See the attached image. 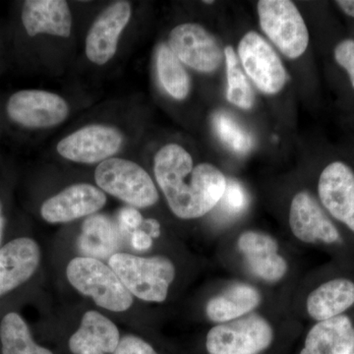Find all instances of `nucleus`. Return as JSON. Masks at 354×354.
I'll return each mask as SVG.
<instances>
[{
    "instance_id": "9d476101",
    "label": "nucleus",
    "mask_w": 354,
    "mask_h": 354,
    "mask_svg": "<svg viewBox=\"0 0 354 354\" xmlns=\"http://www.w3.org/2000/svg\"><path fill=\"white\" fill-rule=\"evenodd\" d=\"M169 46L181 64L202 73L216 71L223 62V51L215 37L195 23L174 28L169 32Z\"/></svg>"
},
{
    "instance_id": "f03ea898",
    "label": "nucleus",
    "mask_w": 354,
    "mask_h": 354,
    "mask_svg": "<svg viewBox=\"0 0 354 354\" xmlns=\"http://www.w3.org/2000/svg\"><path fill=\"white\" fill-rule=\"evenodd\" d=\"M109 265L132 297L148 302H164L176 278V268L164 256L145 258L116 253Z\"/></svg>"
},
{
    "instance_id": "20e7f679",
    "label": "nucleus",
    "mask_w": 354,
    "mask_h": 354,
    "mask_svg": "<svg viewBox=\"0 0 354 354\" xmlns=\"http://www.w3.org/2000/svg\"><path fill=\"white\" fill-rule=\"evenodd\" d=\"M95 180L100 189L134 208H148L158 201V192L148 172L132 160L111 158L97 165Z\"/></svg>"
},
{
    "instance_id": "393cba45",
    "label": "nucleus",
    "mask_w": 354,
    "mask_h": 354,
    "mask_svg": "<svg viewBox=\"0 0 354 354\" xmlns=\"http://www.w3.org/2000/svg\"><path fill=\"white\" fill-rule=\"evenodd\" d=\"M227 64V99L230 104L242 109H250L254 104V93L248 79L239 68V60L232 46L225 48Z\"/></svg>"
},
{
    "instance_id": "dca6fc26",
    "label": "nucleus",
    "mask_w": 354,
    "mask_h": 354,
    "mask_svg": "<svg viewBox=\"0 0 354 354\" xmlns=\"http://www.w3.org/2000/svg\"><path fill=\"white\" fill-rule=\"evenodd\" d=\"M237 246L243 254L249 269L258 278L278 281L288 271V263L278 253V242L259 232H245L239 236Z\"/></svg>"
},
{
    "instance_id": "f257e3e1",
    "label": "nucleus",
    "mask_w": 354,
    "mask_h": 354,
    "mask_svg": "<svg viewBox=\"0 0 354 354\" xmlns=\"http://www.w3.org/2000/svg\"><path fill=\"white\" fill-rule=\"evenodd\" d=\"M156 180L172 213L183 220L208 214L218 204L227 178L215 165H193L189 153L178 144H167L156 153Z\"/></svg>"
},
{
    "instance_id": "6e6552de",
    "label": "nucleus",
    "mask_w": 354,
    "mask_h": 354,
    "mask_svg": "<svg viewBox=\"0 0 354 354\" xmlns=\"http://www.w3.org/2000/svg\"><path fill=\"white\" fill-rule=\"evenodd\" d=\"M120 129L109 125L91 124L60 140L57 150L62 158L78 164L93 165L113 158L122 147Z\"/></svg>"
},
{
    "instance_id": "f704fd0d",
    "label": "nucleus",
    "mask_w": 354,
    "mask_h": 354,
    "mask_svg": "<svg viewBox=\"0 0 354 354\" xmlns=\"http://www.w3.org/2000/svg\"><path fill=\"white\" fill-rule=\"evenodd\" d=\"M205 3H209V4H212V3H214V1H204Z\"/></svg>"
},
{
    "instance_id": "72a5a7b5",
    "label": "nucleus",
    "mask_w": 354,
    "mask_h": 354,
    "mask_svg": "<svg viewBox=\"0 0 354 354\" xmlns=\"http://www.w3.org/2000/svg\"><path fill=\"white\" fill-rule=\"evenodd\" d=\"M4 227V218L3 213H2L1 203H0V243H1L2 234H3Z\"/></svg>"
},
{
    "instance_id": "7c9ffc66",
    "label": "nucleus",
    "mask_w": 354,
    "mask_h": 354,
    "mask_svg": "<svg viewBox=\"0 0 354 354\" xmlns=\"http://www.w3.org/2000/svg\"><path fill=\"white\" fill-rule=\"evenodd\" d=\"M131 245L135 250L146 251L153 245V239L145 230H135L131 234Z\"/></svg>"
},
{
    "instance_id": "6ab92c4d",
    "label": "nucleus",
    "mask_w": 354,
    "mask_h": 354,
    "mask_svg": "<svg viewBox=\"0 0 354 354\" xmlns=\"http://www.w3.org/2000/svg\"><path fill=\"white\" fill-rule=\"evenodd\" d=\"M354 327L348 316L318 322L309 330L300 354H351Z\"/></svg>"
},
{
    "instance_id": "aec40b11",
    "label": "nucleus",
    "mask_w": 354,
    "mask_h": 354,
    "mask_svg": "<svg viewBox=\"0 0 354 354\" xmlns=\"http://www.w3.org/2000/svg\"><path fill=\"white\" fill-rule=\"evenodd\" d=\"M354 304V283L346 279L327 281L310 293L307 312L314 320H329L341 316Z\"/></svg>"
},
{
    "instance_id": "0eeeda50",
    "label": "nucleus",
    "mask_w": 354,
    "mask_h": 354,
    "mask_svg": "<svg viewBox=\"0 0 354 354\" xmlns=\"http://www.w3.org/2000/svg\"><path fill=\"white\" fill-rule=\"evenodd\" d=\"M8 118L16 124L30 129L57 127L69 115L64 97L43 90H21L14 93L6 104Z\"/></svg>"
},
{
    "instance_id": "9b49d317",
    "label": "nucleus",
    "mask_w": 354,
    "mask_h": 354,
    "mask_svg": "<svg viewBox=\"0 0 354 354\" xmlns=\"http://www.w3.org/2000/svg\"><path fill=\"white\" fill-rule=\"evenodd\" d=\"M131 15V4L124 0L114 2L100 14L86 38V55L91 62L104 65L113 59L121 32L127 28Z\"/></svg>"
},
{
    "instance_id": "5701e85b",
    "label": "nucleus",
    "mask_w": 354,
    "mask_h": 354,
    "mask_svg": "<svg viewBox=\"0 0 354 354\" xmlns=\"http://www.w3.org/2000/svg\"><path fill=\"white\" fill-rule=\"evenodd\" d=\"M0 342L2 354H55L34 341L27 323L16 312L7 313L2 318Z\"/></svg>"
},
{
    "instance_id": "4468645a",
    "label": "nucleus",
    "mask_w": 354,
    "mask_h": 354,
    "mask_svg": "<svg viewBox=\"0 0 354 354\" xmlns=\"http://www.w3.org/2000/svg\"><path fill=\"white\" fill-rule=\"evenodd\" d=\"M290 225L292 234L306 243H335L341 241L339 230L308 192L295 195L290 205Z\"/></svg>"
},
{
    "instance_id": "2eb2a0df",
    "label": "nucleus",
    "mask_w": 354,
    "mask_h": 354,
    "mask_svg": "<svg viewBox=\"0 0 354 354\" xmlns=\"http://www.w3.org/2000/svg\"><path fill=\"white\" fill-rule=\"evenodd\" d=\"M39 261L38 243L29 237L13 239L0 248V297L31 279Z\"/></svg>"
},
{
    "instance_id": "4be33fe9",
    "label": "nucleus",
    "mask_w": 354,
    "mask_h": 354,
    "mask_svg": "<svg viewBox=\"0 0 354 354\" xmlns=\"http://www.w3.org/2000/svg\"><path fill=\"white\" fill-rule=\"evenodd\" d=\"M260 302V292L254 286L234 283L209 300L206 314L213 322H230L253 311Z\"/></svg>"
},
{
    "instance_id": "473e14b6",
    "label": "nucleus",
    "mask_w": 354,
    "mask_h": 354,
    "mask_svg": "<svg viewBox=\"0 0 354 354\" xmlns=\"http://www.w3.org/2000/svg\"><path fill=\"white\" fill-rule=\"evenodd\" d=\"M335 3L342 9V12L354 18V0H339Z\"/></svg>"
},
{
    "instance_id": "f3484780",
    "label": "nucleus",
    "mask_w": 354,
    "mask_h": 354,
    "mask_svg": "<svg viewBox=\"0 0 354 354\" xmlns=\"http://www.w3.org/2000/svg\"><path fill=\"white\" fill-rule=\"evenodd\" d=\"M21 19L30 37L39 34L68 38L72 31V15L64 0H27Z\"/></svg>"
},
{
    "instance_id": "a211bd4d",
    "label": "nucleus",
    "mask_w": 354,
    "mask_h": 354,
    "mask_svg": "<svg viewBox=\"0 0 354 354\" xmlns=\"http://www.w3.org/2000/svg\"><path fill=\"white\" fill-rule=\"evenodd\" d=\"M120 339L115 324L92 310L84 314L80 327L70 337L68 348L73 354H113Z\"/></svg>"
},
{
    "instance_id": "7ed1b4c3",
    "label": "nucleus",
    "mask_w": 354,
    "mask_h": 354,
    "mask_svg": "<svg viewBox=\"0 0 354 354\" xmlns=\"http://www.w3.org/2000/svg\"><path fill=\"white\" fill-rule=\"evenodd\" d=\"M66 276L75 290L92 298L102 308L124 312L132 306L131 293L109 265L101 260L90 257L74 258L67 266Z\"/></svg>"
},
{
    "instance_id": "ddd939ff",
    "label": "nucleus",
    "mask_w": 354,
    "mask_h": 354,
    "mask_svg": "<svg viewBox=\"0 0 354 354\" xmlns=\"http://www.w3.org/2000/svg\"><path fill=\"white\" fill-rule=\"evenodd\" d=\"M321 202L335 218L354 232V172L348 165L334 162L323 169L319 178Z\"/></svg>"
},
{
    "instance_id": "2f4dec72",
    "label": "nucleus",
    "mask_w": 354,
    "mask_h": 354,
    "mask_svg": "<svg viewBox=\"0 0 354 354\" xmlns=\"http://www.w3.org/2000/svg\"><path fill=\"white\" fill-rule=\"evenodd\" d=\"M142 225H144V227L148 230V232H146L150 235L152 239H158V237L160 236V225L157 220L149 218V220L144 221Z\"/></svg>"
},
{
    "instance_id": "c756f323",
    "label": "nucleus",
    "mask_w": 354,
    "mask_h": 354,
    "mask_svg": "<svg viewBox=\"0 0 354 354\" xmlns=\"http://www.w3.org/2000/svg\"><path fill=\"white\" fill-rule=\"evenodd\" d=\"M118 221L120 227L127 232H133L138 230L143 223V216L141 213L134 207H125L120 209L118 213Z\"/></svg>"
},
{
    "instance_id": "f8f14e48",
    "label": "nucleus",
    "mask_w": 354,
    "mask_h": 354,
    "mask_svg": "<svg viewBox=\"0 0 354 354\" xmlns=\"http://www.w3.org/2000/svg\"><path fill=\"white\" fill-rule=\"evenodd\" d=\"M106 203V194L99 187L77 183L46 200L41 207V215L50 223H69L95 215Z\"/></svg>"
},
{
    "instance_id": "bb28decb",
    "label": "nucleus",
    "mask_w": 354,
    "mask_h": 354,
    "mask_svg": "<svg viewBox=\"0 0 354 354\" xmlns=\"http://www.w3.org/2000/svg\"><path fill=\"white\" fill-rule=\"evenodd\" d=\"M227 215L237 216L246 209L248 196L243 186L234 179H227L225 193L218 202Z\"/></svg>"
},
{
    "instance_id": "a878e982",
    "label": "nucleus",
    "mask_w": 354,
    "mask_h": 354,
    "mask_svg": "<svg viewBox=\"0 0 354 354\" xmlns=\"http://www.w3.org/2000/svg\"><path fill=\"white\" fill-rule=\"evenodd\" d=\"M213 127L221 141L234 153L244 155L252 149L251 135L225 111H216L214 114Z\"/></svg>"
},
{
    "instance_id": "cd10ccee",
    "label": "nucleus",
    "mask_w": 354,
    "mask_h": 354,
    "mask_svg": "<svg viewBox=\"0 0 354 354\" xmlns=\"http://www.w3.org/2000/svg\"><path fill=\"white\" fill-rule=\"evenodd\" d=\"M334 55L337 64L348 72L354 88V39H346L339 41L335 48Z\"/></svg>"
},
{
    "instance_id": "b1692460",
    "label": "nucleus",
    "mask_w": 354,
    "mask_h": 354,
    "mask_svg": "<svg viewBox=\"0 0 354 354\" xmlns=\"http://www.w3.org/2000/svg\"><path fill=\"white\" fill-rule=\"evenodd\" d=\"M156 64L158 80L167 94L178 101L185 99L190 92L189 75L169 44L158 46Z\"/></svg>"
},
{
    "instance_id": "1a4fd4ad",
    "label": "nucleus",
    "mask_w": 354,
    "mask_h": 354,
    "mask_svg": "<svg viewBox=\"0 0 354 354\" xmlns=\"http://www.w3.org/2000/svg\"><path fill=\"white\" fill-rule=\"evenodd\" d=\"M239 55L247 75L261 92L278 94L285 87L286 72L278 53L256 32L244 35L239 44Z\"/></svg>"
},
{
    "instance_id": "39448f33",
    "label": "nucleus",
    "mask_w": 354,
    "mask_h": 354,
    "mask_svg": "<svg viewBox=\"0 0 354 354\" xmlns=\"http://www.w3.org/2000/svg\"><path fill=\"white\" fill-rule=\"evenodd\" d=\"M258 16L261 29L286 57L297 59L306 51L308 29L292 1L261 0Z\"/></svg>"
},
{
    "instance_id": "c85d7f7f",
    "label": "nucleus",
    "mask_w": 354,
    "mask_h": 354,
    "mask_svg": "<svg viewBox=\"0 0 354 354\" xmlns=\"http://www.w3.org/2000/svg\"><path fill=\"white\" fill-rule=\"evenodd\" d=\"M113 354H158L156 349L142 337L128 335L121 337Z\"/></svg>"
},
{
    "instance_id": "423d86ee",
    "label": "nucleus",
    "mask_w": 354,
    "mask_h": 354,
    "mask_svg": "<svg viewBox=\"0 0 354 354\" xmlns=\"http://www.w3.org/2000/svg\"><path fill=\"white\" fill-rule=\"evenodd\" d=\"M272 339L271 325L252 314L214 327L207 335L206 348L209 354H259Z\"/></svg>"
},
{
    "instance_id": "412c9836",
    "label": "nucleus",
    "mask_w": 354,
    "mask_h": 354,
    "mask_svg": "<svg viewBox=\"0 0 354 354\" xmlns=\"http://www.w3.org/2000/svg\"><path fill=\"white\" fill-rule=\"evenodd\" d=\"M121 245L120 230L109 216L93 215L84 221L78 248L84 257L101 260L111 258Z\"/></svg>"
}]
</instances>
